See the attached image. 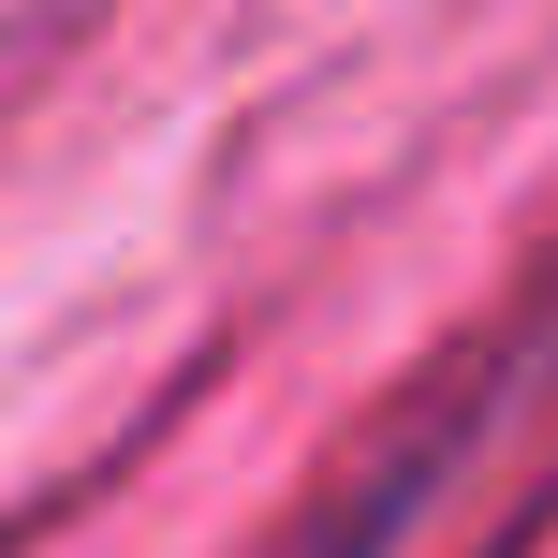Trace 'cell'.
<instances>
[{
	"instance_id": "1",
	"label": "cell",
	"mask_w": 558,
	"mask_h": 558,
	"mask_svg": "<svg viewBox=\"0 0 558 558\" xmlns=\"http://www.w3.org/2000/svg\"><path fill=\"white\" fill-rule=\"evenodd\" d=\"M456 441H471V383H441L426 412H397L353 471H324V500H308L265 558H397V544L426 530V500L456 485Z\"/></svg>"
}]
</instances>
